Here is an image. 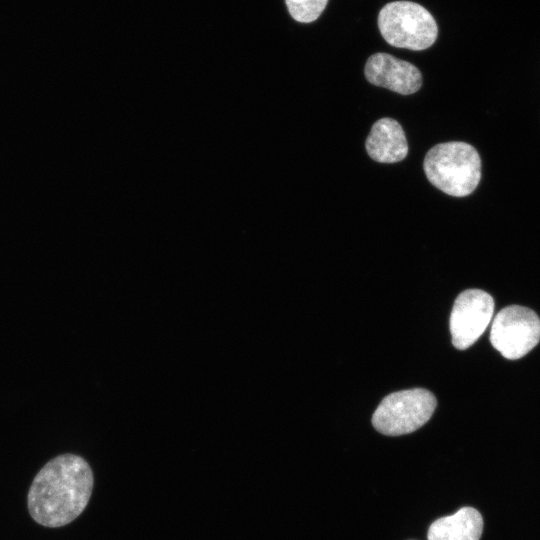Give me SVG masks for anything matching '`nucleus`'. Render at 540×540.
I'll return each mask as SVG.
<instances>
[{"mask_svg":"<svg viewBox=\"0 0 540 540\" xmlns=\"http://www.w3.org/2000/svg\"><path fill=\"white\" fill-rule=\"evenodd\" d=\"M93 473L80 456L63 454L50 460L36 475L28 493L32 518L47 527L72 522L88 504Z\"/></svg>","mask_w":540,"mask_h":540,"instance_id":"obj_1","label":"nucleus"},{"mask_svg":"<svg viewBox=\"0 0 540 540\" xmlns=\"http://www.w3.org/2000/svg\"><path fill=\"white\" fill-rule=\"evenodd\" d=\"M423 168L429 182L455 197L471 194L481 179V159L470 144L451 141L433 146L425 155Z\"/></svg>","mask_w":540,"mask_h":540,"instance_id":"obj_2","label":"nucleus"},{"mask_svg":"<svg viewBox=\"0 0 540 540\" xmlns=\"http://www.w3.org/2000/svg\"><path fill=\"white\" fill-rule=\"evenodd\" d=\"M378 27L388 44L414 51L429 48L438 35L437 23L430 12L410 1L386 4L379 12Z\"/></svg>","mask_w":540,"mask_h":540,"instance_id":"obj_3","label":"nucleus"},{"mask_svg":"<svg viewBox=\"0 0 540 540\" xmlns=\"http://www.w3.org/2000/svg\"><path fill=\"white\" fill-rule=\"evenodd\" d=\"M435 396L426 389L413 388L387 395L372 416L374 428L385 435L399 436L414 432L432 416Z\"/></svg>","mask_w":540,"mask_h":540,"instance_id":"obj_4","label":"nucleus"},{"mask_svg":"<svg viewBox=\"0 0 540 540\" xmlns=\"http://www.w3.org/2000/svg\"><path fill=\"white\" fill-rule=\"evenodd\" d=\"M540 341V318L530 308L511 305L493 319L490 342L506 359L525 356Z\"/></svg>","mask_w":540,"mask_h":540,"instance_id":"obj_5","label":"nucleus"},{"mask_svg":"<svg viewBox=\"0 0 540 540\" xmlns=\"http://www.w3.org/2000/svg\"><path fill=\"white\" fill-rule=\"evenodd\" d=\"M494 300L480 289H468L456 298L450 315L452 344L464 350L474 344L488 327Z\"/></svg>","mask_w":540,"mask_h":540,"instance_id":"obj_6","label":"nucleus"},{"mask_svg":"<svg viewBox=\"0 0 540 540\" xmlns=\"http://www.w3.org/2000/svg\"><path fill=\"white\" fill-rule=\"evenodd\" d=\"M364 74L371 84L401 95L413 94L422 85V74L415 65L382 52L368 58Z\"/></svg>","mask_w":540,"mask_h":540,"instance_id":"obj_7","label":"nucleus"},{"mask_svg":"<svg viewBox=\"0 0 540 540\" xmlns=\"http://www.w3.org/2000/svg\"><path fill=\"white\" fill-rule=\"evenodd\" d=\"M368 155L379 163H396L408 154V143L402 126L389 117L377 120L365 142Z\"/></svg>","mask_w":540,"mask_h":540,"instance_id":"obj_8","label":"nucleus"},{"mask_svg":"<svg viewBox=\"0 0 540 540\" xmlns=\"http://www.w3.org/2000/svg\"><path fill=\"white\" fill-rule=\"evenodd\" d=\"M483 530L481 514L472 507H463L450 516L434 521L428 540H479Z\"/></svg>","mask_w":540,"mask_h":540,"instance_id":"obj_9","label":"nucleus"},{"mask_svg":"<svg viewBox=\"0 0 540 540\" xmlns=\"http://www.w3.org/2000/svg\"><path fill=\"white\" fill-rule=\"evenodd\" d=\"M285 3L294 20L310 23L321 15L328 0H285Z\"/></svg>","mask_w":540,"mask_h":540,"instance_id":"obj_10","label":"nucleus"}]
</instances>
